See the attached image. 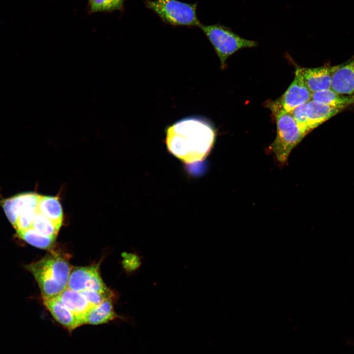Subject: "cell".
<instances>
[{
	"mask_svg": "<svg viewBox=\"0 0 354 354\" xmlns=\"http://www.w3.org/2000/svg\"><path fill=\"white\" fill-rule=\"evenodd\" d=\"M169 152L186 169L206 161L214 145L216 131L208 119L199 116L181 119L165 128Z\"/></svg>",
	"mask_w": 354,
	"mask_h": 354,
	"instance_id": "1",
	"label": "cell"
},
{
	"mask_svg": "<svg viewBox=\"0 0 354 354\" xmlns=\"http://www.w3.org/2000/svg\"><path fill=\"white\" fill-rule=\"evenodd\" d=\"M26 268L34 277L44 299L57 296L67 288L72 267L64 256L52 252Z\"/></svg>",
	"mask_w": 354,
	"mask_h": 354,
	"instance_id": "2",
	"label": "cell"
},
{
	"mask_svg": "<svg viewBox=\"0 0 354 354\" xmlns=\"http://www.w3.org/2000/svg\"><path fill=\"white\" fill-rule=\"evenodd\" d=\"M269 106L274 116L277 127L276 136L270 149L278 161L284 165L292 150L304 136L290 113L281 109L273 102Z\"/></svg>",
	"mask_w": 354,
	"mask_h": 354,
	"instance_id": "3",
	"label": "cell"
},
{
	"mask_svg": "<svg viewBox=\"0 0 354 354\" xmlns=\"http://www.w3.org/2000/svg\"><path fill=\"white\" fill-rule=\"evenodd\" d=\"M212 45L221 63V68L226 67L227 59L240 49L257 46L254 40L241 37L229 28L220 24L201 25L200 27Z\"/></svg>",
	"mask_w": 354,
	"mask_h": 354,
	"instance_id": "4",
	"label": "cell"
},
{
	"mask_svg": "<svg viewBox=\"0 0 354 354\" xmlns=\"http://www.w3.org/2000/svg\"><path fill=\"white\" fill-rule=\"evenodd\" d=\"M145 3L166 24L198 27L202 25L196 13L197 3L177 0H146Z\"/></svg>",
	"mask_w": 354,
	"mask_h": 354,
	"instance_id": "5",
	"label": "cell"
},
{
	"mask_svg": "<svg viewBox=\"0 0 354 354\" xmlns=\"http://www.w3.org/2000/svg\"><path fill=\"white\" fill-rule=\"evenodd\" d=\"M312 94L296 69L294 81L282 96L273 102L281 109L290 113L311 100Z\"/></svg>",
	"mask_w": 354,
	"mask_h": 354,
	"instance_id": "6",
	"label": "cell"
},
{
	"mask_svg": "<svg viewBox=\"0 0 354 354\" xmlns=\"http://www.w3.org/2000/svg\"><path fill=\"white\" fill-rule=\"evenodd\" d=\"M101 279L98 265L74 267L70 271L67 288L79 292L94 291Z\"/></svg>",
	"mask_w": 354,
	"mask_h": 354,
	"instance_id": "7",
	"label": "cell"
},
{
	"mask_svg": "<svg viewBox=\"0 0 354 354\" xmlns=\"http://www.w3.org/2000/svg\"><path fill=\"white\" fill-rule=\"evenodd\" d=\"M337 65L315 68H298L305 84L312 93L331 89L333 73Z\"/></svg>",
	"mask_w": 354,
	"mask_h": 354,
	"instance_id": "8",
	"label": "cell"
},
{
	"mask_svg": "<svg viewBox=\"0 0 354 354\" xmlns=\"http://www.w3.org/2000/svg\"><path fill=\"white\" fill-rule=\"evenodd\" d=\"M40 197L41 195L35 193H25L2 201V208L8 220L13 226L15 225L20 213L25 208H38Z\"/></svg>",
	"mask_w": 354,
	"mask_h": 354,
	"instance_id": "9",
	"label": "cell"
},
{
	"mask_svg": "<svg viewBox=\"0 0 354 354\" xmlns=\"http://www.w3.org/2000/svg\"><path fill=\"white\" fill-rule=\"evenodd\" d=\"M331 89L341 94L354 96V55L337 65L332 80Z\"/></svg>",
	"mask_w": 354,
	"mask_h": 354,
	"instance_id": "10",
	"label": "cell"
},
{
	"mask_svg": "<svg viewBox=\"0 0 354 354\" xmlns=\"http://www.w3.org/2000/svg\"><path fill=\"white\" fill-rule=\"evenodd\" d=\"M43 299V303L55 320L67 330L72 331L82 325L80 319L57 296Z\"/></svg>",
	"mask_w": 354,
	"mask_h": 354,
	"instance_id": "11",
	"label": "cell"
},
{
	"mask_svg": "<svg viewBox=\"0 0 354 354\" xmlns=\"http://www.w3.org/2000/svg\"><path fill=\"white\" fill-rule=\"evenodd\" d=\"M342 111L319 102L310 100L305 104V113L309 131Z\"/></svg>",
	"mask_w": 354,
	"mask_h": 354,
	"instance_id": "12",
	"label": "cell"
},
{
	"mask_svg": "<svg viewBox=\"0 0 354 354\" xmlns=\"http://www.w3.org/2000/svg\"><path fill=\"white\" fill-rule=\"evenodd\" d=\"M118 317V316L114 310L112 298H107L89 309L83 318L82 324H103Z\"/></svg>",
	"mask_w": 354,
	"mask_h": 354,
	"instance_id": "13",
	"label": "cell"
},
{
	"mask_svg": "<svg viewBox=\"0 0 354 354\" xmlns=\"http://www.w3.org/2000/svg\"><path fill=\"white\" fill-rule=\"evenodd\" d=\"M57 297L81 321L92 306L81 292L66 288Z\"/></svg>",
	"mask_w": 354,
	"mask_h": 354,
	"instance_id": "14",
	"label": "cell"
},
{
	"mask_svg": "<svg viewBox=\"0 0 354 354\" xmlns=\"http://www.w3.org/2000/svg\"><path fill=\"white\" fill-rule=\"evenodd\" d=\"M311 99L342 111L354 104V96L341 94L332 89L313 92Z\"/></svg>",
	"mask_w": 354,
	"mask_h": 354,
	"instance_id": "15",
	"label": "cell"
},
{
	"mask_svg": "<svg viewBox=\"0 0 354 354\" xmlns=\"http://www.w3.org/2000/svg\"><path fill=\"white\" fill-rule=\"evenodd\" d=\"M37 210L38 212L61 226L63 215L58 197L41 196Z\"/></svg>",
	"mask_w": 354,
	"mask_h": 354,
	"instance_id": "16",
	"label": "cell"
},
{
	"mask_svg": "<svg viewBox=\"0 0 354 354\" xmlns=\"http://www.w3.org/2000/svg\"><path fill=\"white\" fill-rule=\"evenodd\" d=\"M17 234L28 243L37 248L46 250L53 248L57 237L42 235L32 228L17 232Z\"/></svg>",
	"mask_w": 354,
	"mask_h": 354,
	"instance_id": "17",
	"label": "cell"
},
{
	"mask_svg": "<svg viewBox=\"0 0 354 354\" xmlns=\"http://www.w3.org/2000/svg\"><path fill=\"white\" fill-rule=\"evenodd\" d=\"M60 226L37 212L32 228L38 233L49 236L57 237Z\"/></svg>",
	"mask_w": 354,
	"mask_h": 354,
	"instance_id": "18",
	"label": "cell"
},
{
	"mask_svg": "<svg viewBox=\"0 0 354 354\" xmlns=\"http://www.w3.org/2000/svg\"><path fill=\"white\" fill-rule=\"evenodd\" d=\"M125 0H88L91 12H111L121 10Z\"/></svg>",
	"mask_w": 354,
	"mask_h": 354,
	"instance_id": "19",
	"label": "cell"
},
{
	"mask_svg": "<svg viewBox=\"0 0 354 354\" xmlns=\"http://www.w3.org/2000/svg\"><path fill=\"white\" fill-rule=\"evenodd\" d=\"M38 212L37 208L28 207L23 210L19 214L14 227L16 232L32 228L35 216Z\"/></svg>",
	"mask_w": 354,
	"mask_h": 354,
	"instance_id": "20",
	"label": "cell"
},
{
	"mask_svg": "<svg viewBox=\"0 0 354 354\" xmlns=\"http://www.w3.org/2000/svg\"><path fill=\"white\" fill-rule=\"evenodd\" d=\"M122 266L125 272L128 274H132L137 272L142 265V260L144 258L137 253H124Z\"/></svg>",
	"mask_w": 354,
	"mask_h": 354,
	"instance_id": "21",
	"label": "cell"
},
{
	"mask_svg": "<svg viewBox=\"0 0 354 354\" xmlns=\"http://www.w3.org/2000/svg\"><path fill=\"white\" fill-rule=\"evenodd\" d=\"M290 113L295 121L301 133L305 136L310 132L305 113V104L295 108Z\"/></svg>",
	"mask_w": 354,
	"mask_h": 354,
	"instance_id": "22",
	"label": "cell"
},
{
	"mask_svg": "<svg viewBox=\"0 0 354 354\" xmlns=\"http://www.w3.org/2000/svg\"><path fill=\"white\" fill-rule=\"evenodd\" d=\"M92 305H98L107 298H112L113 294L100 293L91 290H84L81 292Z\"/></svg>",
	"mask_w": 354,
	"mask_h": 354,
	"instance_id": "23",
	"label": "cell"
}]
</instances>
